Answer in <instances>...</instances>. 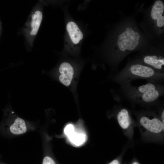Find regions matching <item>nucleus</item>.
Masks as SVG:
<instances>
[{"mask_svg": "<svg viewBox=\"0 0 164 164\" xmlns=\"http://www.w3.org/2000/svg\"><path fill=\"white\" fill-rule=\"evenodd\" d=\"M116 93V100L125 99L131 103L143 105L154 104L164 95V86L161 83L147 82L142 86H135L128 83L120 85Z\"/></svg>", "mask_w": 164, "mask_h": 164, "instance_id": "1", "label": "nucleus"}, {"mask_svg": "<svg viewBox=\"0 0 164 164\" xmlns=\"http://www.w3.org/2000/svg\"><path fill=\"white\" fill-rule=\"evenodd\" d=\"M70 140L76 145H80L83 143L86 139L85 135L81 133H77L74 132L68 136Z\"/></svg>", "mask_w": 164, "mask_h": 164, "instance_id": "12", "label": "nucleus"}, {"mask_svg": "<svg viewBox=\"0 0 164 164\" xmlns=\"http://www.w3.org/2000/svg\"><path fill=\"white\" fill-rule=\"evenodd\" d=\"M164 11V5L161 1H156L154 4L151 12L152 19L156 21L157 26L162 27L164 25V16L163 15Z\"/></svg>", "mask_w": 164, "mask_h": 164, "instance_id": "7", "label": "nucleus"}, {"mask_svg": "<svg viewBox=\"0 0 164 164\" xmlns=\"http://www.w3.org/2000/svg\"><path fill=\"white\" fill-rule=\"evenodd\" d=\"M117 44L120 52V59L127 52L134 50L138 46L140 38L139 33L131 27H127L118 36Z\"/></svg>", "mask_w": 164, "mask_h": 164, "instance_id": "3", "label": "nucleus"}, {"mask_svg": "<svg viewBox=\"0 0 164 164\" xmlns=\"http://www.w3.org/2000/svg\"><path fill=\"white\" fill-rule=\"evenodd\" d=\"M58 80L63 84L69 87L72 83L74 75V69L70 64L64 62L59 68Z\"/></svg>", "mask_w": 164, "mask_h": 164, "instance_id": "5", "label": "nucleus"}, {"mask_svg": "<svg viewBox=\"0 0 164 164\" xmlns=\"http://www.w3.org/2000/svg\"><path fill=\"white\" fill-rule=\"evenodd\" d=\"M74 128L72 124H69L65 128L64 130L65 134L68 136L74 132Z\"/></svg>", "mask_w": 164, "mask_h": 164, "instance_id": "13", "label": "nucleus"}, {"mask_svg": "<svg viewBox=\"0 0 164 164\" xmlns=\"http://www.w3.org/2000/svg\"><path fill=\"white\" fill-rule=\"evenodd\" d=\"M142 63L152 68L156 71L164 73V58L158 54H147L142 56Z\"/></svg>", "mask_w": 164, "mask_h": 164, "instance_id": "6", "label": "nucleus"}, {"mask_svg": "<svg viewBox=\"0 0 164 164\" xmlns=\"http://www.w3.org/2000/svg\"><path fill=\"white\" fill-rule=\"evenodd\" d=\"M111 77L113 81L120 85L139 79L146 80L147 82L161 84L164 81V73H159L150 67L138 62L128 65Z\"/></svg>", "mask_w": 164, "mask_h": 164, "instance_id": "2", "label": "nucleus"}, {"mask_svg": "<svg viewBox=\"0 0 164 164\" xmlns=\"http://www.w3.org/2000/svg\"><path fill=\"white\" fill-rule=\"evenodd\" d=\"M132 164H140L138 162L135 161L133 162Z\"/></svg>", "mask_w": 164, "mask_h": 164, "instance_id": "16", "label": "nucleus"}, {"mask_svg": "<svg viewBox=\"0 0 164 164\" xmlns=\"http://www.w3.org/2000/svg\"><path fill=\"white\" fill-rule=\"evenodd\" d=\"M10 130L12 133L15 135L25 133L27 130L25 121L20 118H15L14 123L11 126Z\"/></svg>", "mask_w": 164, "mask_h": 164, "instance_id": "10", "label": "nucleus"}, {"mask_svg": "<svg viewBox=\"0 0 164 164\" xmlns=\"http://www.w3.org/2000/svg\"><path fill=\"white\" fill-rule=\"evenodd\" d=\"M116 118L120 126L124 130L131 125L132 118L129 111L126 108H121L116 111Z\"/></svg>", "mask_w": 164, "mask_h": 164, "instance_id": "8", "label": "nucleus"}, {"mask_svg": "<svg viewBox=\"0 0 164 164\" xmlns=\"http://www.w3.org/2000/svg\"><path fill=\"white\" fill-rule=\"evenodd\" d=\"M108 164H120V163L118 160L115 159L112 161Z\"/></svg>", "mask_w": 164, "mask_h": 164, "instance_id": "15", "label": "nucleus"}, {"mask_svg": "<svg viewBox=\"0 0 164 164\" xmlns=\"http://www.w3.org/2000/svg\"><path fill=\"white\" fill-rule=\"evenodd\" d=\"M138 119L140 125L151 133L158 134L164 131L161 119L153 113H140Z\"/></svg>", "mask_w": 164, "mask_h": 164, "instance_id": "4", "label": "nucleus"}, {"mask_svg": "<svg viewBox=\"0 0 164 164\" xmlns=\"http://www.w3.org/2000/svg\"><path fill=\"white\" fill-rule=\"evenodd\" d=\"M66 28L72 41L74 44H78L83 37L78 26L73 22L70 21L67 23Z\"/></svg>", "mask_w": 164, "mask_h": 164, "instance_id": "9", "label": "nucleus"}, {"mask_svg": "<svg viewBox=\"0 0 164 164\" xmlns=\"http://www.w3.org/2000/svg\"><path fill=\"white\" fill-rule=\"evenodd\" d=\"M42 13L39 11H36L32 15L31 23L32 29L30 32L31 35H35L37 33L42 20Z\"/></svg>", "mask_w": 164, "mask_h": 164, "instance_id": "11", "label": "nucleus"}, {"mask_svg": "<svg viewBox=\"0 0 164 164\" xmlns=\"http://www.w3.org/2000/svg\"><path fill=\"white\" fill-rule=\"evenodd\" d=\"M43 164H55V162L51 157L46 156L43 159Z\"/></svg>", "mask_w": 164, "mask_h": 164, "instance_id": "14", "label": "nucleus"}]
</instances>
